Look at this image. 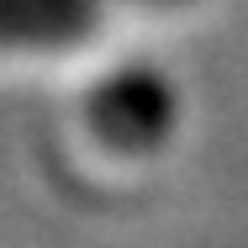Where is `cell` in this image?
Here are the masks:
<instances>
[{"label": "cell", "instance_id": "1", "mask_svg": "<svg viewBox=\"0 0 248 248\" xmlns=\"http://www.w3.org/2000/svg\"><path fill=\"white\" fill-rule=\"evenodd\" d=\"M111 0H0V53L69 48L90 37Z\"/></svg>", "mask_w": 248, "mask_h": 248}, {"label": "cell", "instance_id": "2", "mask_svg": "<svg viewBox=\"0 0 248 248\" xmlns=\"http://www.w3.org/2000/svg\"><path fill=\"white\" fill-rule=\"evenodd\" d=\"M169 127V90L153 74H127L95 100V132L116 148H153Z\"/></svg>", "mask_w": 248, "mask_h": 248}, {"label": "cell", "instance_id": "3", "mask_svg": "<svg viewBox=\"0 0 248 248\" xmlns=\"http://www.w3.org/2000/svg\"><path fill=\"white\" fill-rule=\"evenodd\" d=\"M143 5H180V0H143Z\"/></svg>", "mask_w": 248, "mask_h": 248}]
</instances>
